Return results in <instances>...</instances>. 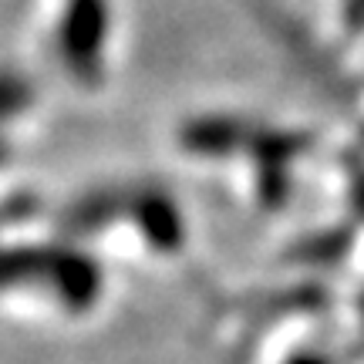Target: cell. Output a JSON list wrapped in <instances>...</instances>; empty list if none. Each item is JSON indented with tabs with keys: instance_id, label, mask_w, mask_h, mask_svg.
<instances>
[{
	"instance_id": "cell-1",
	"label": "cell",
	"mask_w": 364,
	"mask_h": 364,
	"mask_svg": "<svg viewBox=\"0 0 364 364\" xmlns=\"http://www.w3.org/2000/svg\"><path fill=\"white\" fill-rule=\"evenodd\" d=\"M112 0H34L31 44L48 75L78 95L105 88L112 68Z\"/></svg>"
},
{
	"instance_id": "cell-2",
	"label": "cell",
	"mask_w": 364,
	"mask_h": 364,
	"mask_svg": "<svg viewBox=\"0 0 364 364\" xmlns=\"http://www.w3.org/2000/svg\"><path fill=\"white\" fill-rule=\"evenodd\" d=\"M34 105L31 91H27L24 78L0 71V156L7 152V145L17 139L21 132V118L27 115V108Z\"/></svg>"
}]
</instances>
